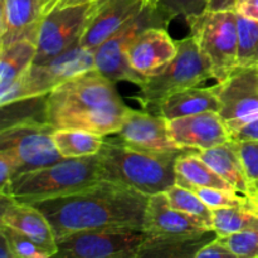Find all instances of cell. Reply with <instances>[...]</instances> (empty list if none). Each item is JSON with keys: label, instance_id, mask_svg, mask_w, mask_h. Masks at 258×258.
I'll use <instances>...</instances> for the list:
<instances>
[{"label": "cell", "instance_id": "obj_43", "mask_svg": "<svg viewBox=\"0 0 258 258\" xmlns=\"http://www.w3.org/2000/svg\"><path fill=\"white\" fill-rule=\"evenodd\" d=\"M4 15H5V0H0V37L4 32Z\"/></svg>", "mask_w": 258, "mask_h": 258}, {"label": "cell", "instance_id": "obj_1", "mask_svg": "<svg viewBox=\"0 0 258 258\" xmlns=\"http://www.w3.org/2000/svg\"><path fill=\"white\" fill-rule=\"evenodd\" d=\"M149 197L127 186L100 180L70 196L32 203L45 216L55 238L78 231L131 228L144 231Z\"/></svg>", "mask_w": 258, "mask_h": 258}, {"label": "cell", "instance_id": "obj_25", "mask_svg": "<svg viewBox=\"0 0 258 258\" xmlns=\"http://www.w3.org/2000/svg\"><path fill=\"white\" fill-rule=\"evenodd\" d=\"M52 136L55 149L63 159L97 155L105 143V136L73 128H57Z\"/></svg>", "mask_w": 258, "mask_h": 258}, {"label": "cell", "instance_id": "obj_21", "mask_svg": "<svg viewBox=\"0 0 258 258\" xmlns=\"http://www.w3.org/2000/svg\"><path fill=\"white\" fill-rule=\"evenodd\" d=\"M219 110V102L213 87H194L184 88L173 95L164 98L155 111L158 115L166 120L183 117V116L196 115L206 111Z\"/></svg>", "mask_w": 258, "mask_h": 258}, {"label": "cell", "instance_id": "obj_30", "mask_svg": "<svg viewBox=\"0 0 258 258\" xmlns=\"http://www.w3.org/2000/svg\"><path fill=\"white\" fill-rule=\"evenodd\" d=\"M193 191L212 211L221 208L247 209V204H248V197L241 196L236 191H228L216 188H197Z\"/></svg>", "mask_w": 258, "mask_h": 258}, {"label": "cell", "instance_id": "obj_39", "mask_svg": "<svg viewBox=\"0 0 258 258\" xmlns=\"http://www.w3.org/2000/svg\"><path fill=\"white\" fill-rule=\"evenodd\" d=\"M13 203H15V199L12 196L5 191H0V227L3 224V218H4L5 213Z\"/></svg>", "mask_w": 258, "mask_h": 258}, {"label": "cell", "instance_id": "obj_5", "mask_svg": "<svg viewBox=\"0 0 258 258\" xmlns=\"http://www.w3.org/2000/svg\"><path fill=\"white\" fill-rule=\"evenodd\" d=\"M213 80H227L238 67L239 33L234 10H206L186 19Z\"/></svg>", "mask_w": 258, "mask_h": 258}, {"label": "cell", "instance_id": "obj_44", "mask_svg": "<svg viewBox=\"0 0 258 258\" xmlns=\"http://www.w3.org/2000/svg\"><path fill=\"white\" fill-rule=\"evenodd\" d=\"M55 0H42V5H43V14H45V13L48 12V10L50 9V7L53 5V3H54Z\"/></svg>", "mask_w": 258, "mask_h": 258}, {"label": "cell", "instance_id": "obj_6", "mask_svg": "<svg viewBox=\"0 0 258 258\" xmlns=\"http://www.w3.org/2000/svg\"><path fill=\"white\" fill-rule=\"evenodd\" d=\"M178 52L174 59L156 75L146 77L134 96L145 110L153 108L168 96L184 88L201 86L211 80L208 64L197 44L193 35L176 40Z\"/></svg>", "mask_w": 258, "mask_h": 258}, {"label": "cell", "instance_id": "obj_31", "mask_svg": "<svg viewBox=\"0 0 258 258\" xmlns=\"http://www.w3.org/2000/svg\"><path fill=\"white\" fill-rule=\"evenodd\" d=\"M234 258H258V229L237 232L226 237H217Z\"/></svg>", "mask_w": 258, "mask_h": 258}, {"label": "cell", "instance_id": "obj_13", "mask_svg": "<svg viewBox=\"0 0 258 258\" xmlns=\"http://www.w3.org/2000/svg\"><path fill=\"white\" fill-rule=\"evenodd\" d=\"M113 140L131 149L150 153H180L169 131L168 120L160 115L128 108Z\"/></svg>", "mask_w": 258, "mask_h": 258}, {"label": "cell", "instance_id": "obj_34", "mask_svg": "<svg viewBox=\"0 0 258 258\" xmlns=\"http://www.w3.org/2000/svg\"><path fill=\"white\" fill-rule=\"evenodd\" d=\"M19 171H22V164L14 155L0 153V191L8 193L10 180Z\"/></svg>", "mask_w": 258, "mask_h": 258}, {"label": "cell", "instance_id": "obj_26", "mask_svg": "<svg viewBox=\"0 0 258 258\" xmlns=\"http://www.w3.org/2000/svg\"><path fill=\"white\" fill-rule=\"evenodd\" d=\"M212 229L216 237H226L237 232L258 229V214L246 208L213 209Z\"/></svg>", "mask_w": 258, "mask_h": 258}, {"label": "cell", "instance_id": "obj_33", "mask_svg": "<svg viewBox=\"0 0 258 258\" xmlns=\"http://www.w3.org/2000/svg\"><path fill=\"white\" fill-rule=\"evenodd\" d=\"M234 143L241 156L247 178L253 188V193H256L258 188V140H234Z\"/></svg>", "mask_w": 258, "mask_h": 258}, {"label": "cell", "instance_id": "obj_37", "mask_svg": "<svg viewBox=\"0 0 258 258\" xmlns=\"http://www.w3.org/2000/svg\"><path fill=\"white\" fill-rule=\"evenodd\" d=\"M232 140H258V118L242 126L239 130L231 135Z\"/></svg>", "mask_w": 258, "mask_h": 258}, {"label": "cell", "instance_id": "obj_27", "mask_svg": "<svg viewBox=\"0 0 258 258\" xmlns=\"http://www.w3.org/2000/svg\"><path fill=\"white\" fill-rule=\"evenodd\" d=\"M165 196L173 208L198 219L202 223L206 224L211 231H213L212 229V209H209L194 191L174 184L165 191Z\"/></svg>", "mask_w": 258, "mask_h": 258}, {"label": "cell", "instance_id": "obj_18", "mask_svg": "<svg viewBox=\"0 0 258 258\" xmlns=\"http://www.w3.org/2000/svg\"><path fill=\"white\" fill-rule=\"evenodd\" d=\"M3 224L29 237L47 251L50 257H55L57 254V238L52 226L44 214L33 204L19 203L15 201L5 213Z\"/></svg>", "mask_w": 258, "mask_h": 258}, {"label": "cell", "instance_id": "obj_12", "mask_svg": "<svg viewBox=\"0 0 258 258\" xmlns=\"http://www.w3.org/2000/svg\"><path fill=\"white\" fill-rule=\"evenodd\" d=\"M92 68L95 50L80 44L44 63H33L24 75L28 95L30 98L47 96L60 83Z\"/></svg>", "mask_w": 258, "mask_h": 258}, {"label": "cell", "instance_id": "obj_36", "mask_svg": "<svg viewBox=\"0 0 258 258\" xmlns=\"http://www.w3.org/2000/svg\"><path fill=\"white\" fill-rule=\"evenodd\" d=\"M233 10L246 19L258 20V0H238Z\"/></svg>", "mask_w": 258, "mask_h": 258}, {"label": "cell", "instance_id": "obj_47", "mask_svg": "<svg viewBox=\"0 0 258 258\" xmlns=\"http://www.w3.org/2000/svg\"><path fill=\"white\" fill-rule=\"evenodd\" d=\"M257 68H258V67H257Z\"/></svg>", "mask_w": 258, "mask_h": 258}, {"label": "cell", "instance_id": "obj_40", "mask_svg": "<svg viewBox=\"0 0 258 258\" xmlns=\"http://www.w3.org/2000/svg\"><path fill=\"white\" fill-rule=\"evenodd\" d=\"M95 2V0H55L50 9L53 8H66V7H73V5H81V4H87V3ZM49 9V10H50ZM48 10V12H49Z\"/></svg>", "mask_w": 258, "mask_h": 258}, {"label": "cell", "instance_id": "obj_20", "mask_svg": "<svg viewBox=\"0 0 258 258\" xmlns=\"http://www.w3.org/2000/svg\"><path fill=\"white\" fill-rule=\"evenodd\" d=\"M43 17L42 0H5L4 32L2 44L37 38Z\"/></svg>", "mask_w": 258, "mask_h": 258}, {"label": "cell", "instance_id": "obj_9", "mask_svg": "<svg viewBox=\"0 0 258 258\" xmlns=\"http://www.w3.org/2000/svg\"><path fill=\"white\" fill-rule=\"evenodd\" d=\"M145 232L131 228H101L78 231L57 239L55 257L139 258Z\"/></svg>", "mask_w": 258, "mask_h": 258}, {"label": "cell", "instance_id": "obj_32", "mask_svg": "<svg viewBox=\"0 0 258 258\" xmlns=\"http://www.w3.org/2000/svg\"><path fill=\"white\" fill-rule=\"evenodd\" d=\"M151 2L171 15L174 19L176 17H183L186 20L206 12L209 0H151Z\"/></svg>", "mask_w": 258, "mask_h": 258}, {"label": "cell", "instance_id": "obj_42", "mask_svg": "<svg viewBox=\"0 0 258 258\" xmlns=\"http://www.w3.org/2000/svg\"><path fill=\"white\" fill-rule=\"evenodd\" d=\"M247 209H249V211H252L253 213L258 214V191L248 197V204H247Z\"/></svg>", "mask_w": 258, "mask_h": 258}, {"label": "cell", "instance_id": "obj_46", "mask_svg": "<svg viewBox=\"0 0 258 258\" xmlns=\"http://www.w3.org/2000/svg\"><path fill=\"white\" fill-rule=\"evenodd\" d=\"M257 191H258V188H257V190H256V193H257Z\"/></svg>", "mask_w": 258, "mask_h": 258}, {"label": "cell", "instance_id": "obj_24", "mask_svg": "<svg viewBox=\"0 0 258 258\" xmlns=\"http://www.w3.org/2000/svg\"><path fill=\"white\" fill-rule=\"evenodd\" d=\"M35 40L22 39L0 48V85L15 82L33 64Z\"/></svg>", "mask_w": 258, "mask_h": 258}, {"label": "cell", "instance_id": "obj_45", "mask_svg": "<svg viewBox=\"0 0 258 258\" xmlns=\"http://www.w3.org/2000/svg\"><path fill=\"white\" fill-rule=\"evenodd\" d=\"M2 45H3V44H2V39H0V48H2Z\"/></svg>", "mask_w": 258, "mask_h": 258}, {"label": "cell", "instance_id": "obj_35", "mask_svg": "<svg viewBox=\"0 0 258 258\" xmlns=\"http://www.w3.org/2000/svg\"><path fill=\"white\" fill-rule=\"evenodd\" d=\"M196 258H234V256L227 248L226 244H223L217 237H214L212 241L204 244L197 252Z\"/></svg>", "mask_w": 258, "mask_h": 258}, {"label": "cell", "instance_id": "obj_14", "mask_svg": "<svg viewBox=\"0 0 258 258\" xmlns=\"http://www.w3.org/2000/svg\"><path fill=\"white\" fill-rule=\"evenodd\" d=\"M169 131L183 150L199 151L231 140V134L217 111H206L168 121Z\"/></svg>", "mask_w": 258, "mask_h": 258}, {"label": "cell", "instance_id": "obj_22", "mask_svg": "<svg viewBox=\"0 0 258 258\" xmlns=\"http://www.w3.org/2000/svg\"><path fill=\"white\" fill-rule=\"evenodd\" d=\"M175 184L191 191L197 188H216L236 191L208 164L204 163L196 151L191 150L184 151L176 158Z\"/></svg>", "mask_w": 258, "mask_h": 258}, {"label": "cell", "instance_id": "obj_19", "mask_svg": "<svg viewBox=\"0 0 258 258\" xmlns=\"http://www.w3.org/2000/svg\"><path fill=\"white\" fill-rule=\"evenodd\" d=\"M196 153L237 193L244 197H249L253 194V188L247 178L246 170L243 168L234 140L231 139L221 145L206 149V150L196 151Z\"/></svg>", "mask_w": 258, "mask_h": 258}, {"label": "cell", "instance_id": "obj_7", "mask_svg": "<svg viewBox=\"0 0 258 258\" xmlns=\"http://www.w3.org/2000/svg\"><path fill=\"white\" fill-rule=\"evenodd\" d=\"M174 18L149 2L136 17L128 20L95 50V68L113 82H131L140 86L145 81L128 66L126 52L136 37L150 27H165Z\"/></svg>", "mask_w": 258, "mask_h": 258}, {"label": "cell", "instance_id": "obj_2", "mask_svg": "<svg viewBox=\"0 0 258 258\" xmlns=\"http://www.w3.org/2000/svg\"><path fill=\"white\" fill-rule=\"evenodd\" d=\"M127 110L115 82L96 68L60 83L44 100V120L54 130L73 128L105 138L120 130Z\"/></svg>", "mask_w": 258, "mask_h": 258}, {"label": "cell", "instance_id": "obj_28", "mask_svg": "<svg viewBox=\"0 0 258 258\" xmlns=\"http://www.w3.org/2000/svg\"><path fill=\"white\" fill-rule=\"evenodd\" d=\"M237 19L239 33L238 67H258V20L246 19L238 14Z\"/></svg>", "mask_w": 258, "mask_h": 258}, {"label": "cell", "instance_id": "obj_10", "mask_svg": "<svg viewBox=\"0 0 258 258\" xmlns=\"http://www.w3.org/2000/svg\"><path fill=\"white\" fill-rule=\"evenodd\" d=\"M54 128L39 118L0 123V153L14 155L22 171L50 165L60 159L53 141Z\"/></svg>", "mask_w": 258, "mask_h": 258}, {"label": "cell", "instance_id": "obj_38", "mask_svg": "<svg viewBox=\"0 0 258 258\" xmlns=\"http://www.w3.org/2000/svg\"><path fill=\"white\" fill-rule=\"evenodd\" d=\"M238 0H209L207 10H233Z\"/></svg>", "mask_w": 258, "mask_h": 258}, {"label": "cell", "instance_id": "obj_41", "mask_svg": "<svg viewBox=\"0 0 258 258\" xmlns=\"http://www.w3.org/2000/svg\"><path fill=\"white\" fill-rule=\"evenodd\" d=\"M0 258H13L2 228H0Z\"/></svg>", "mask_w": 258, "mask_h": 258}, {"label": "cell", "instance_id": "obj_8", "mask_svg": "<svg viewBox=\"0 0 258 258\" xmlns=\"http://www.w3.org/2000/svg\"><path fill=\"white\" fill-rule=\"evenodd\" d=\"M98 7V0L87 4L53 8L43 14L35 38L33 63H44L80 44L83 33Z\"/></svg>", "mask_w": 258, "mask_h": 258}, {"label": "cell", "instance_id": "obj_3", "mask_svg": "<svg viewBox=\"0 0 258 258\" xmlns=\"http://www.w3.org/2000/svg\"><path fill=\"white\" fill-rule=\"evenodd\" d=\"M181 153L141 151L105 138L98 153L101 179L148 197L165 193L175 184V161Z\"/></svg>", "mask_w": 258, "mask_h": 258}, {"label": "cell", "instance_id": "obj_16", "mask_svg": "<svg viewBox=\"0 0 258 258\" xmlns=\"http://www.w3.org/2000/svg\"><path fill=\"white\" fill-rule=\"evenodd\" d=\"M144 232L149 237H190L213 232L198 219L173 208L165 193L149 197Z\"/></svg>", "mask_w": 258, "mask_h": 258}, {"label": "cell", "instance_id": "obj_17", "mask_svg": "<svg viewBox=\"0 0 258 258\" xmlns=\"http://www.w3.org/2000/svg\"><path fill=\"white\" fill-rule=\"evenodd\" d=\"M150 0H98V7L80 45L96 50L116 30L139 14Z\"/></svg>", "mask_w": 258, "mask_h": 258}, {"label": "cell", "instance_id": "obj_29", "mask_svg": "<svg viewBox=\"0 0 258 258\" xmlns=\"http://www.w3.org/2000/svg\"><path fill=\"white\" fill-rule=\"evenodd\" d=\"M2 231L7 238L8 247L13 258H49V253L35 243L29 237L24 236L17 229L3 224Z\"/></svg>", "mask_w": 258, "mask_h": 258}, {"label": "cell", "instance_id": "obj_23", "mask_svg": "<svg viewBox=\"0 0 258 258\" xmlns=\"http://www.w3.org/2000/svg\"><path fill=\"white\" fill-rule=\"evenodd\" d=\"M212 234L214 232L190 237L146 236L140 247L139 258H196L197 252L213 239Z\"/></svg>", "mask_w": 258, "mask_h": 258}, {"label": "cell", "instance_id": "obj_15", "mask_svg": "<svg viewBox=\"0 0 258 258\" xmlns=\"http://www.w3.org/2000/svg\"><path fill=\"white\" fill-rule=\"evenodd\" d=\"M176 52V40L170 37L168 28L150 27L134 39L126 52V59L136 73L146 78L160 72L174 59Z\"/></svg>", "mask_w": 258, "mask_h": 258}, {"label": "cell", "instance_id": "obj_11", "mask_svg": "<svg viewBox=\"0 0 258 258\" xmlns=\"http://www.w3.org/2000/svg\"><path fill=\"white\" fill-rule=\"evenodd\" d=\"M218 113L229 134L258 118V68L238 67L227 80L213 86Z\"/></svg>", "mask_w": 258, "mask_h": 258}, {"label": "cell", "instance_id": "obj_4", "mask_svg": "<svg viewBox=\"0 0 258 258\" xmlns=\"http://www.w3.org/2000/svg\"><path fill=\"white\" fill-rule=\"evenodd\" d=\"M101 179L98 154L59 161L15 174L8 194L19 203H35L78 193Z\"/></svg>", "mask_w": 258, "mask_h": 258}]
</instances>
